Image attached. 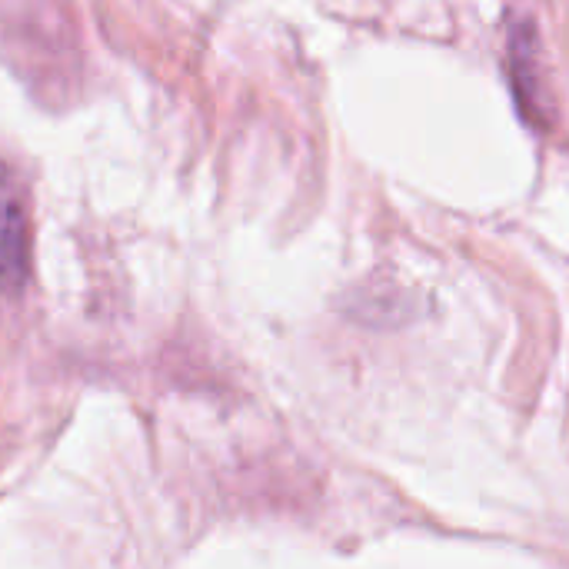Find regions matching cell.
Segmentation results:
<instances>
[{
	"instance_id": "1",
	"label": "cell",
	"mask_w": 569,
	"mask_h": 569,
	"mask_svg": "<svg viewBox=\"0 0 569 569\" xmlns=\"http://www.w3.org/2000/svg\"><path fill=\"white\" fill-rule=\"evenodd\" d=\"M27 283V200L20 180L0 163V290L20 293Z\"/></svg>"
}]
</instances>
